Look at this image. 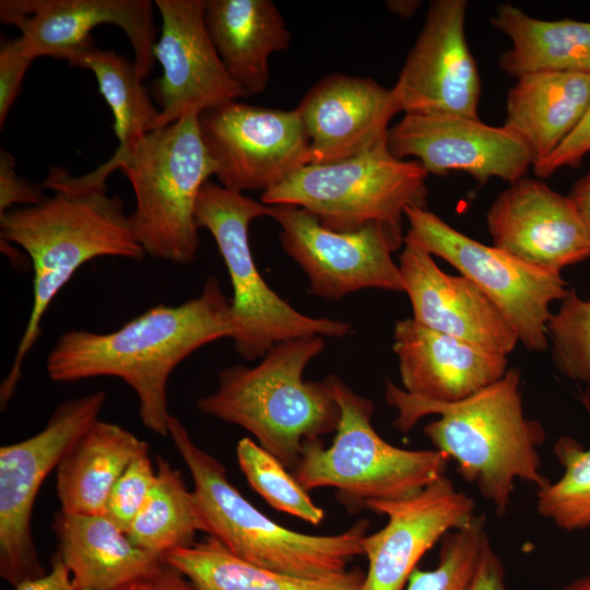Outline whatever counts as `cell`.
Masks as SVG:
<instances>
[{
	"instance_id": "obj_15",
	"label": "cell",
	"mask_w": 590,
	"mask_h": 590,
	"mask_svg": "<svg viewBox=\"0 0 590 590\" xmlns=\"http://www.w3.org/2000/svg\"><path fill=\"white\" fill-rule=\"evenodd\" d=\"M150 0H1L0 19L21 31L25 50L34 58L69 61L94 46L92 31L102 24L119 26L128 36L139 76L155 64L157 30Z\"/></svg>"
},
{
	"instance_id": "obj_33",
	"label": "cell",
	"mask_w": 590,
	"mask_h": 590,
	"mask_svg": "<svg viewBox=\"0 0 590 590\" xmlns=\"http://www.w3.org/2000/svg\"><path fill=\"white\" fill-rule=\"evenodd\" d=\"M434 569L415 568L406 590H470L486 547L492 544L484 515L475 514L463 527L440 540Z\"/></svg>"
},
{
	"instance_id": "obj_6",
	"label": "cell",
	"mask_w": 590,
	"mask_h": 590,
	"mask_svg": "<svg viewBox=\"0 0 590 590\" xmlns=\"http://www.w3.org/2000/svg\"><path fill=\"white\" fill-rule=\"evenodd\" d=\"M326 380L340 421L329 448L320 439L304 442L293 475L305 491L332 487L342 505L358 512L370 500L412 497L446 475L450 459L445 453L387 442L371 424L373 402L334 375Z\"/></svg>"
},
{
	"instance_id": "obj_23",
	"label": "cell",
	"mask_w": 590,
	"mask_h": 590,
	"mask_svg": "<svg viewBox=\"0 0 590 590\" xmlns=\"http://www.w3.org/2000/svg\"><path fill=\"white\" fill-rule=\"evenodd\" d=\"M204 23L229 76L250 96L270 82L269 59L291 43L271 0H204Z\"/></svg>"
},
{
	"instance_id": "obj_43",
	"label": "cell",
	"mask_w": 590,
	"mask_h": 590,
	"mask_svg": "<svg viewBox=\"0 0 590 590\" xmlns=\"http://www.w3.org/2000/svg\"><path fill=\"white\" fill-rule=\"evenodd\" d=\"M387 8L392 13L402 19L413 16L421 7V1L417 0H390L387 1Z\"/></svg>"
},
{
	"instance_id": "obj_25",
	"label": "cell",
	"mask_w": 590,
	"mask_h": 590,
	"mask_svg": "<svg viewBox=\"0 0 590 590\" xmlns=\"http://www.w3.org/2000/svg\"><path fill=\"white\" fill-rule=\"evenodd\" d=\"M508 90L504 127L527 145L533 164L548 157L590 109V72H539Z\"/></svg>"
},
{
	"instance_id": "obj_26",
	"label": "cell",
	"mask_w": 590,
	"mask_h": 590,
	"mask_svg": "<svg viewBox=\"0 0 590 590\" xmlns=\"http://www.w3.org/2000/svg\"><path fill=\"white\" fill-rule=\"evenodd\" d=\"M149 444L122 426L96 420L73 444L56 468L61 511L105 516L110 492Z\"/></svg>"
},
{
	"instance_id": "obj_32",
	"label": "cell",
	"mask_w": 590,
	"mask_h": 590,
	"mask_svg": "<svg viewBox=\"0 0 590 590\" xmlns=\"http://www.w3.org/2000/svg\"><path fill=\"white\" fill-rule=\"evenodd\" d=\"M236 455L248 484L272 508L314 526L323 520V509L276 457L248 437L237 442Z\"/></svg>"
},
{
	"instance_id": "obj_12",
	"label": "cell",
	"mask_w": 590,
	"mask_h": 590,
	"mask_svg": "<svg viewBox=\"0 0 590 590\" xmlns=\"http://www.w3.org/2000/svg\"><path fill=\"white\" fill-rule=\"evenodd\" d=\"M283 250L303 269L312 294L326 299L363 288L403 292L392 253L404 245L403 229L370 223L353 232L324 227L306 210L271 205Z\"/></svg>"
},
{
	"instance_id": "obj_39",
	"label": "cell",
	"mask_w": 590,
	"mask_h": 590,
	"mask_svg": "<svg viewBox=\"0 0 590 590\" xmlns=\"http://www.w3.org/2000/svg\"><path fill=\"white\" fill-rule=\"evenodd\" d=\"M14 588L15 590H79L59 552L51 558L49 573L25 580Z\"/></svg>"
},
{
	"instance_id": "obj_18",
	"label": "cell",
	"mask_w": 590,
	"mask_h": 590,
	"mask_svg": "<svg viewBox=\"0 0 590 590\" xmlns=\"http://www.w3.org/2000/svg\"><path fill=\"white\" fill-rule=\"evenodd\" d=\"M475 507L446 475L412 497L367 502L365 508L388 521L362 541L368 569L361 590H403L423 555L447 532L467 524Z\"/></svg>"
},
{
	"instance_id": "obj_3",
	"label": "cell",
	"mask_w": 590,
	"mask_h": 590,
	"mask_svg": "<svg viewBox=\"0 0 590 590\" xmlns=\"http://www.w3.org/2000/svg\"><path fill=\"white\" fill-rule=\"evenodd\" d=\"M385 398L397 411L393 426L402 433L426 415H439L424 426L425 436L456 461L458 474L476 486L498 516L510 507L516 480L538 489L550 483L539 453L545 430L524 413L519 368H508L498 381L456 402L421 399L391 381Z\"/></svg>"
},
{
	"instance_id": "obj_2",
	"label": "cell",
	"mask_w": 590,
	"mask_h": 590,
	"mask_svg": "<svg viewBox=\"0 0 590 590\" xmlns=\"http://www.w3.org/2000/svg\"><path fill=\"white\" fill-rule=\"evenodd\" d=\"M42 187L54 194L37 204L0 214L1 240L20 246L33 269L32 308L11 369L1 384V409L20 382L24 359L40 337L45 312L73 274L96 258L139 261L146 256L121 198L107 193L106 181L85 174L72 177L55 166Z\"/></svg>"
},
{
	"instance_id": "obj_19",
	"label": "cell",
	"mask_w": 590,
	"mask_h": 590,
	"mask_svg": "<svg viewBox=\"0 0 590 590\" xmlns=\"http://www.w3.org/2000/svg\"><path fill=\"white\" fill-rule=\"evenodd\" d=\"M486 224L494 247L540 268L560 272L590 258V233L575 205L539 178L510 184Z\"/></svg>"
},
{
	"instance_id": "obj_42",
	"label": "cell",
	"mask_w": 590,
	"mask_h": 590,
	"mask_svg": "<svg viewBox=\"0 0 590 590\" xmlns=\"http://www.w3.org/2000/svg\"><path fill=\"white\" fill-rule=\"evenodd\" d=\"M568 198L590 233V170L574 184Z\"/></svg>"
},
{
	"instance_id": "obj_1",
	"label": "cell",
	"mask_w": 590,
	"mask_h": 590,
	"mask_svg": "<svg viewBox=\"0 0 590 590\" xmlns=\"http://www.w3.org/2000/svg\"><path fill=\"white\" fill-rule=\"evenodd\" d=\"M235 335L231 302L210 276L199 296L179 305L157 304L117 330L72 329L50 350L46 370L56 382L116 377L135 392L141 423L168 436L167 384L174 369L198 349Z\"/></svg>"
},
{
	"instance_id": "obj_28",
	"label": "cell",
	"mask_w": 590,
	"mask_h": 590,
	"mask_svg": "<svg viewBox=\"0 0 590 590\" xmlns=\"http://www.w3.org/2000/svg\"><path fill=\"white\" fill-rule=\"evenodd\" d=\"M163 560L197 590H361L366 575L359 568L322 579L284 575L237 557L210 535L167 552Z\"/></svg>"
},
{
	"instance_id": "obj_13",
	"label": "cell",
	"mask_w": 590,
	"mask_h": 590,
	"mask_svg": "<svg viewBox=\"0 0 590 590\" xmlns=\"http://www.w3.org/2000/svg\"><path fill=\"white\" fill-rule=\"evenodd\" d=\"M202 140L220 185L266 190L305 164L309 138L296 108L232 101L200 114Z\"/></svg>"
},
{
	"instance_id": "obj_31",
	"label": "cell",
	"mask_w": 590,
	"mask_h": 590,
	"mask_svg": "<svg viewBox=\"0 0 590 590\" xmlns=\"http://www.w3.org/2000/svg\"><path fill=\"white\" fill-rule=\"evenodd\" d=\"M553 451L564 473L536 491V511L563 531L589 529L590 448L565 435L556 439Z\"/></svg>"
},
{
	"instance_id": "obj_11",
	"label": "cell",
	"mask_w": 590,
	"mask_h": 590,
	"mask_svg": "<svg viewBox=\"0 0 590 590\" xmlns=\"http://www.w3.org/2000/svg\"><path fill=\"white\" fill-rule=\"evenodd\" d=\"M105 401L104 391L64 401L39 433L0 448V575L13 587L46 574L32 533L36 496Z\"/></svg>"
},
{
	"instance_id": "obj_35",
	"label": "cell",
	"mask_w": 590,
	"mask_h": 590,
	"mask_svg": "<svg viewBox=\"0 0 590 590\" xmlns=\"http://www.w3.org/2000/svg\"><path fill=\"white\" fill-rule=\"evenodd\" d=\"M156 469L148 455L133 460L115 483L106 506V517L127 533L154 484Z\"/></svg>"
},
{
	"instance_id": "obj_10",
	"label": "cell",
	"mask_w": 590,
	"mask_h": 590,
	"mask_svg": "<svg viewBox=\"0 0 590 590\" xmlns=\"http://www.w3.org/2000/svg\"><path fill=\"white\" fill-rule=\"evenodd\" d=\"M404 241L437 256L476 285L500 310L531 352L548 349L550 305L568 294L560 272L540 268L451 227L427 208L405 209Z\"/></svg>"
},
{
	"instance_id": "obj_30",
	"label": "cell",
	"mask_w": 590,
	"mask_h": 590,
	"mask_svg": "<svg viewBox=\"0 0 590 590\" xmlns=\"http://www.w3.org/2000/svg\"><path fill=\"white\" fill-rule=\"evenodd\" d=\"M198 531L205 532V526L193 491L180 471L157 456L154 484L126 533L128 539L163 558L172 550L192 545Z\"/></svg>"
},
{
	"instance_id": "obj_4",
	"label": "cell",
	"mask_w": 590,
	"mask_h": 590,
	"mask_svg": "<svg viewBox=\"0 0 590 590\" xmlns=\"http://www.w3.org/2000/svg\"><path fill=\"white\" fill-rule=\"evenodd\" d=\"M324 347L322 337L280 343L253 366H229L217 389L197 401L199 411L248 430L287 469L303 445L337 430L340 408L327 380H304L307 364Z\"/></svg>"
},
{
	"instance_id": "obj_22",
	"label": "cell",
	"mask_w": 590,
	"mask_h": 590,
	"mask_svg": "<svg viewBox=\"0 0 590 590\" xmlns=\"http://www.w3.org/2000/svg\"><path fill=\"white\" fill-rule=\"evenodd\" d=\"M403 390L434 402H456L498 381L508 370L505 355L428 329L413 318L393 328Z\"/></svg>"
},
{
	"instance_id": "obj_8",
	"label": "cell",
	"mask_w": 590,
	"mask_h": 590,
	"mask_svg": "<svg viewBox=\"0 0 590 590\" xmlns=\"http://www.w3.org/2000/svg\"><path fill=\"white\" fill-rule=\"evenodd\" d=\"M271 214V205L211 180L202 187L194 211L198 227L212 235L227 268L233 287L232 340L247 361L263 357L283 342L342 338L351 330L347 322L299 312L264 282L252 258L248 229L252 220Z\"/></svg>"
},
{
	"instance_id": "obj_37",
	"label": "cell",
	"mask_w": 590,
	"mask_h": 590,
	"mask_svg": "<svg viewBox=\"0 0 590 590\" xmlns=\"http://www.w3.org/2000/svg\"><path fill=\"white\" fill-rule=\"evenodd\" d=\"M45 198L43 187L20 177L15 172V160L7 150L0 151V214L13 209L39 203Z\"/></svg>"
},
{
	"instance_id": "obj_45",
	"label": "cell",
	"mask_w": 590,
	"mask_h": 590,
	"mask_svg": "<svg viewBox=\"0 0 590 590\" xmlns=\"http://www.w3.org/2000/svg\"><path fill=\"white\" fill-rule=\"evenodd\" d=\"M581 401L590 417V382L585 385V389L581 392Z\"/></svg>"
},
{
	"instance_id": "obj_44",
	"label": "cell",
	"mask_w": 590,
	"mask_h": 590,
	"mask_svg": "<svg viewBox=\"0 0 590 590\" xmlns=\"http://www.w3.org/2000/svg\"><path fill=\"white\" fill-rule=\"evenodd\" d=\"M562 590H590V575L575 579L566 585Z\"/></svg>"
},
{
	"instance_id": "obj_16",
	"label": "cell",
	"mask_w": 590,
	"mask_h": 590,
	"mask_svg": "<svg viewBox=\"0 0 590 590\" xmlns=\"http://www.w3.org/2000/svg\"><path fill=\"white\" fill-rule=\"evenodd\" d=\"M162 17L154 58L162 67L155 84L160 117L155 129L190 114L249 95L225 70L204 23V0H154Z\"/></svg>"
},
{
	"instance_id": "obj_20",
	"label": "cell",
	"mask_w": 590,
	"mask_h": 590,
	"mask_svg": "<svg viewBox=\"0 0 590 590\" xmlns=\"http://www.w3.org/2000/svg\"><path fill=\"white\" fill-rule=\"evenodd\" d=\"M296 109L309 138L305 164L338 162L369 150L387 139L389 121L399 113L392 88L344 73L323 76Z\"/></svg>"
},
{
	"instance_id": "obj_41",
	"label": "cell",
	"mask_w": 590,
	"mask_h": 590,
	"mask_svg": "<svg viewBox=\"0 0 590 590\" xmlns=\"http://www.w3.org/2000/svg\"><path fill=\"white\" fill-rule=\"evenodd\" d=\"M470 590H507L504 566L492 544L483 554Z\"/></svg>"
},
{
	"instance_id": "obj_14",
	"label": "cell",
	"mask_w": 590,
	"mask_h": 590,
	"mask_svg": "<svg viewBox=\"0 0 590 590\" xmlns=\"http://www.w3.org/2000/svg\"><path fill=\"white\" fill-rule=\"evenodd\" d=\"M465 0H434L392 87L399 113L479 118L481 78L465 37Z\"/></svg>"
},
{
	"instance_id": "obj_38",
	"label": "cell",
	"mask_w": 590,
	"mask_h": 590,
	"mask_svg": "<svg viewBox=\"0 0 590 590\" xmlns=\"http://www.w3.org/2000/svg\"><path fill=\"white\" fill-rule=\"evenodd\" d=\"M590 152V109L574 132L545 160L532 166L539 179L563 167H577Z\"/></svg>"
},
{
	"instance_id": "obj_36",
	"label": "cell",
	"mask_w": 590,
	"mask_h": 590,
	"mask_svg": "<svg viewBox=\"0 0 590 590\" xmlns=\"http://www.w3.org/2000/svg\"><path fill=\"white\" fill-rule=\"evenodd\" d=\"M35 58L24 48L21 37L0 40V129L21 94L25 73Z\"/></svg>"
},
{
	"instance_id": "obj_24",
	"label": "cell",
	"mask_w": 590,
	"mask_h": 590,
	"mask_svg": "<svg viewBox=\"0 0 590 590\" xmlns=\"http://www.w3.org/2000/svg\"><path fill=\"white\" fill-rule=\"evenodd\" d=\"M52 528L79 590H120L164 564L162 557L133 545L106 516L60 511Z\"/></svg>"
},
{
	"instance_id": "obj_9",
	"label": "cell",
	"mask_w": 590,
	"mask_h": 590,
	"mask_svg": "<svg viewBox=\"0 0 590 590\" xmlns=\"http://www.w3.org/2000/svg\"><path fill=\"white\" fill-rule=\"evenodd\" d=\"M427 177L417 161L396 157L386 139L350 158L302 165L262 192L260 201L302 208L335 232L370 223L403 229L406 208H427Z\"/></svg>"
},
{
	"instance_id": "obj_5",
	"label": "cell",
	"mask_w": 590,
	"mask_h": 590,
	"mask_svg": "<svg viewBox=\"0 0 590 590\" xmlns=\"http://www.w3.org/2000/svg\"><path fill=\"white\" fill-rule=\"evenodd\" d=\"M168 436L193 481V494L205 532L237 557L284 575L322 579L345 573L364 555L368 520L361 519L343 533L312 535L290 530L249 503L228 481L226 469L201 449L174 415Z\"/></svg>"
},
{
	"instance_id": "obj_7",
	"label": "cell",
	"mask_w": 590,
	"mask_h": 590,
	"mask_svg": "<svg viewBox=\"0 0 590 590\" xmlns=\"http://www.w3.org/2000/svg\"><path fill=\"white\" fill-rule=\"evenodd\" d=\"M199 116L154 129L115 165L134 193L129 219L140 245L146 255L176 264H188L198 253L196 204L214 175Z\"/></svg>"
},
{
	"instance_id": "obj_21",
	"label": "cell",
	"mask_w": 590,
	"mask_h": 590,
	"mask_svg": "<svg viewBox=\"0 0 590 590\" xmlns=\"http://www.w3.org/2000/svg\"><path fill=\"white\" fill-rule=\"evenodd\" d=\"M403 246L398 264L417 323L505 356L516 349L517 334L476 285L440 270L421 247Z\"/></svg>"
},
{
	"instance_id": "obj_34",
	"label": "cell",
	"mask_w": 590,
	"mask_h": 590,
	"mask_svg": "<svg viewBox=\"0 0 590 590\" xmlns=\"http://www.w3.org/2000/svg\"><path fill=\"white\" fill-rule=\"evenodd\" d=\"M555 368L573 381L590 382V300L569 290L547 323Z\"/></svg>"
},
{
	"instance_id": "obj_40",
	"label": "cell",
	"mask_w": 590,
	"mask_h": 590,
	"mask_svg": "<svg viewBox=\"0 0 590 590\" xmlns=\"http://www.w3.org/2000/svg\"><path fill=\"white\" fill-rule=\"evenodd\" d=\"M120 590H197L176 568L164 563L154 574L139 579Z\"/></svg>"
},
{
	"instance_id": "obj_27",
	"label": "cell",
	"mask_w": 590,
	"mask_h": 590,
	"mask_svg": "<svg viewBox=\"0 0 590 590\" xmlns=\"http://www.w3.org/2000/svg\"><path fill=\"white\" fill-rule=\"evenodd\" d=\"M511 42L498 67L514 79L539 72H590V22L547 21L507 2L491 16Z\"/></svg>"
},
{
	"instance_id": "obj_29",
	"label": "cell",
	"mask_w": 590,
	"mask_h": 590,
	"mask_svg": "<svg viewBox=\"0 0 590 590\" xmlns=\"http://www.w3.org/2000/svg\"><path fill=\"white\" fill-rule=\"evenodd\" d=\"M68 63L95 74L99 93L115 118L117 150L107 162L91 172L94 177L106 180L117 162L155 129L161 111L154 106L134 62L125 56L94 45L73 56Z\"/></svg>"
},
{
	"instance_id": "obj_17",
	"label": "cell",
	"mask_w": 590,
	"mask_h": 590,
	"mask_svg": "<svg viewBox=\"0 0 590 590\" xmlns=\"http://www.w3.org/2000/svg\"><path fill=\"white\" fill-rule=\"evenodd\" d=\"M387 142L396 157H414L428 174L464 172L480 184L496 177L510 185L533 164L519 137L480 118L404 114L389 127Z\"/></svg>"
}]
</instances>
